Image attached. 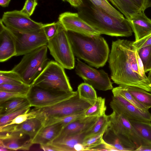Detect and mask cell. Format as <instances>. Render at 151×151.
<instances>
[{
  "label": "cell",
  "instance_id": "1",
  "mask_svg": "<svg viewBox=\"0 0 151 151\" xmlns=\"http://www.w3.org/2000/svg\"><path fill=\"white\" fill-rule=\"evenodd\" d=\"M108 62L111 78L114 83L120 86H135L151 92V84L148 78L133 71L122 40L112 42Z\"/></svg>",
  "mask_w": 151,
  "mask_h": 151
},
{
  "label": "cell",
  "instance_id": "2",
  "mask_svg": "<svg viewBox=\"0 0 151 151\" xmlns=\"http://www.w3.org/2000/svg\"><path fill=\"white\" fill-rule=\"evenodd\" d=\"M88 1L83 2V5L78 8V13L101 34L126 37L132 35L133 32L127 19L113 16Z\"/></svg>",
  "mask_w": 151,
  "mask_h": 151
},
{
  "label": "cell",
  "instance_id": "3",
  "mask_svg": "<svg viewBox=\"0 0 151 151\" xmlns=\"http://www.w3.org/2000/svg\"><path fill=\"white\" fill-rule=\"evenodd\" d=\"M74 54L92 66H103L109 56V50L104 39L100 35L88 36L67 31Z\"/></svg>",
  "mask_w": 151,
  "mask_h": 151
},
{
  "label": "cell",
  "instance_id": "4",
  "mask_svg": "<svg viewBox=\"0 0 151 151\" xmlns=\"http://www.w3.org/2000/svg\"><path fill=\"white\" fill-rule=\"evenodd\" d=\"M47 45L24 55L21 61L11 70L24 82L31 84L50 61L47 58Z\"/></svg>",
  "mask_w": 151,
  "mask_h": 151
},
{
  "label": "cell",
  "instance_id": "5",
  "mask_svg": "<svg viewBox=\"0 0 151 151\" xmlns=\"http://www.w3.org/2000/svg\"><path fill=\"white\" fill-rule=\"evenodd\" d=\"M64 68L56 61H50L32 85L53 91H73Z\"/></svg>",
  "mask_w": 151,
  "mask_h": 151
},
{
  "label": "cell",
  "instance_id": "6",
  "mask_svg": "<svg viewBox=\"0 0 151 151\" xmlns=\"http://www.w3.org/2000/svg\"><path fill=\"white\" fill-rule=\"evenodd\" d=\"M94 103L81 99L77 94L54 105L35 108V117L41 121L53 117H63L85 111Z\"/></svg>",
  "mask_w": 151,
  "mask_h": 151
},
{
  "label": "cell",
  "instance_id": "7",
  "mask_svg": "<svg viewBox=\"0 0 151 151\" xmlns=\"http://www.w3.org/2000/svg\"><path fill=\"white\" fill-rule=\"evenodd\" d=\"M47 46L55 61L63 67L69 70L74 68V55L68 31L60 23L58 32L53 38L48 40Z\"/></svg>",
  "mask_w": 151,
  "mask_h": 151
},
{
  "label": "cell",
  "instance_id": "8",
  "mask_svg": "<svg viewBox=\"0 0 151 151\" xmlns=\"http://www.w3.org/2000/svg\"><path fill=\"white\" fill-rule=\"evenodd\" d=\"M109 122L107 128L131 151H135L143 144L129 120L115 111L108 115Z\"/></svg>",
  "mask_w": 151,
  "mask_h": 151
},
{
  "label": "cell",
  "instance_id": "9",
  "mask_svg": "<svg viewBox=\"0 0 151 151\" xmlns=\"http://www.w3.org/2000/svg\"><path fill=\"white\" fill-rule=\"evenodd\" d=\"M78 91L55 92L33 86L28 93L27 98L31 106L39 108L54 105L76 95Z\"/></svg>",
  "mask_w": 151,
  "mask_h": 151
},
{
  "label": "cell",
  "instance_id": "10",
  "mask_svg": "<svg viewBox=\"0 0 151 151\" xmlns=\"http://www.w3.org/2000/svg\"><path fill=\"white\" fill-rule=\"evenodd\" d=\"M9 29L15 42L16 56L24 55L42 46L47 45L48 40L42 28L33 32L24 33Z\"/></svg>",
  "mask_w": 151,
  "mask_h": 151
},
{
  "label": "cell",
  "instance_id": "11",
  "mask_svg": "<svg viewBox=\"0 0 151 151\" xmlns=\"http://www.w3.org/2000/svg\"><path fill=\"white\" fill-rule=\"evenodd\" d=\"M75 71L84 83L91 85L99 90L106 91L112 90V83L108 74L103 70H97L83 63L77 59Z\"/></svg>",
  "mask_w": 151,
  "mask_h": 151
},
{
  "label": "cell",
  "instance_id": "12",
  "mask_svg": "<svg viewBox=\"0 0 151 151\" xmlns=\"http://www.w3.org/2000/svg\"><path fill=\"white\" fill-rule=\"evenodd\" d=\"M0 20L8 28L20 32H29L39 30L43 24L33 20L20 10L4 12Z\"/></svg>",
  "mask_w": 151,
  "mask_h": 151
},
{
  "label": "cell",
  "instance_id": "13",
  "mask_svg": "<svg viewBox=\"0 0 151 151\" xmlns=\"http://www.w3.org/2000/svg\"><path fill=\"white\" fill-rule=\"evenodd\" d=\"M113 95L110 103L113 111L129 120L151 122V114L149 111L141 110L118 94Z\"/></svg>",
  "mask_w": 151,
  "mask_h": 151
},
{
  "label": "cell",
  "instance_id": "14",
  "mask_svg": "<svg viewBox=\"0 0 151 151\" xmlns=\"http://www.w3.org/2000/svg\"><path fill=\"white\" fill-rule=\"evenodd\" d=\"M58 21L67 31L88 36L101 34L92 27L81 19L78 13L65 12L60 14Z\"/></svg>",
  "mask_w": 151,
  "mask_h": 151
},
{
  "label": "cell",
  "instance_id": "15",
  "mask_svg": "<svg viewBox=\"0 0 151 151\" xmlns=\"http://www.w3.org/2000/svg\"><path fill=\"white\" fill-rule=\"evenodd\" d=\"M0 132V144L11 151L28 150L33 144L29 137L22 132Z\"/></svg>",
  "mask_w": 151,
  "mask_h": 151
},
{
  "label": "cell",
  "instance_id": "16",
  "mask_svg": "<svg viewBox=\"0 0 151 151\" xmlns=\"http://www.w3.org/2000/svg\"><path fill=\"white\" fill-rule=\"evenodd\" d=\"M16 55V43L12 32L0 20V62L6 61Z\"/></svg>",
  "mask_w": 151,
  "mask_h": 151
},
{
  "label": "cell",
  "instance_id": "17",
  "mask_svg": "<svg viewBox=\"0 0 151 151\" xmlns=\"http://www.w3.org/2000/svg\"><path fill=\"white\" fill-rule=\"evenodd\" d=\"M88 132L58 136L52 141L45 145L50 146L55 151H75V147L79 143H82Z\"/></svg>",
  "mask_w": 151,
  "mask_h": 151
},
{
  "label": "cell",
  "instance_id": "18",
  "mask_svg": "<svg viewBox=\"0 0 151 151\" xmlns=\"http://www.w3.org/2000/svg\"><path fill=\"white\" fill-rule=\"evenodd\" d=\"M43 127L41 121L37 118L29 119L19 124H12L0 128V132L20 131L32 140Z\"/></svg>",
  "mask_w": 151,
  "mask_h": 151
},
{
  "label": "cell",
  "instance_id": "19",
  "mask_svg": "<svg viewBox=\"0 0 151 151\" xmlns=\"http://www.w3.org/2000/svg\"><path fill=\"white\" fill-rule=\"evenodd\" d=\"M137 41L151 34V19L140 11L128 20Z\"/></svg>",
  "mask_w": 151,
  "mask_h": 151
},
{
  "label": "cell",
  "instance_id": "20",
  "mask_svg": "<svg viewBox=\"0 0 151 151\" xmlns=\"http://www.w3.org/2000/svg\"><path fill=\"white\" fill-rule=\"evenodd\" d=\"M98 117L97 116H84L80 118L65 127L58 136H64L88 132L93 127Z\"/></svg>",
  "mask_w": 151,
  "mask_h": 151
},
{
  "label": "cell",
  "instance_id": "21",
  "mask_svg": "<svg viewBox=\"0 0 151 151\" xmlns=\"http://www.w3.org/2000/svg\"><path fill=\"white\" fill-rule=\"evenodd\" d=\"M122 40L133 71L142 77L147 78L142 61L137 50L133 44V42L125 40Z\"/></svg>",
  "mask_w": 151,
  "mask_h": 151
},
{
  "label": "cell",
  "instance_id": "22",
  "mask_svg": "<svg viewBox=\"0 0 151 151\" xmlns=\"http://www.w3.org/2000/svg\"><path fill=\"white\" fill-rule=\"evenodd\" d=\"M64 127L61 124L43 127L32 140V142L33 144L46 145L58 137Z\"/></svg>",
  "mask_w": 151,
  "mask_h": 151
},
{
  "label": "cell",
  "instance_id": "23",
  "mask_svg": "<svg viewBox=\"0 0 151 151\" xmlns=\"http://www.w3.org/2000/svg\"><path fill=\"white\" fill-rule=\"evenodd\" d=\"M31 107L27 98H15L0 104V116Z\"/></svg>",
  "mask_w": 151,
  "mask_h": 151
},
{
  "label": "cell",
  "instance_id": "24",
  "mask_svg": "<svg viewBox=\"0 0 151 151\" xmlns=\"http://www.w3.org/2000/svg\"><path fill=\"white\" fill-rule=\"evenodd\" d=\"M129 120L137 136L142 142L143 144H151V122Z\"/></svg>",
  "mask_w": 151,
  "mask_h": 151
},
{
  "label": "cell",
  "instance_id": "25",
  "mask_svg": "<svg viewBox=\"0 0 151 151\" xmlns=\"http://www.w3.org/2000/svg\"><path fill=\"white\" fill-rule=\"evenodd\" d=\"M128 20L141 11L130 0H108Z\"/></svg>",
  "mask_w": 151,
  "mask_h": 151
},
{
  "label": "cell",
  "instance_id": "26",
  "mask_svg": "<svg viewBox=\"0 0 151 151\" xmlns=\"http://www.w3.org/2000/svg\"><path fill=\"white\" fill-rule=\"evenodd\" d=\"M85 111L72 114L63 117H53L41 121L44 127L57 124H62L64 127L77 119L85 116Z\"/></svg>",
  "mask_w": 151,
  "mask_h": 151
},
{
  "label": "cell",
  "instance_id": "27",
  "mask_svg": "<svg viewBox=\"0 0 151 151\" xmlns=\"http://www.w3.org/2000/svg\"><path fill=\"white\" fill-rule=\"evenodd\" d=\"M138 101L149 109L151 107V93L142 88L132 86H124Z\"/></svg>",
  "mask_w": 151,
  "mask_h": 151
},
{
  "label": "cell",
  "instance_id": "28",
  "mask_svg": "<svg viewBox=\"0 0 151 151\" xmlns=\"http://www.w3.org/2000/svg\"><path fill=\"white\" fill-rule=\"evenodd\" d=\"M109 123V116L106 115L105 113L99 116L93 127L87 132L85 138L105 131Z\"/></svg>",
  "mask_w": 151,
  "mask_h": 151
},
{
  "label": "cell",
  "instance_id": "29",
  "mask_svg": "<svg viewBox=\"0 0 151 151\" xmlns=\"http://www.w3.org/2000/svg\"><path fill=\"white\" fill-rule=\"evenodd\" d=\"M105 99L98 97L93 104L85 112V116H99L105 113Z\"/></svg>",
  "mask_w": 151,
  "mask_h": 151
},
{
  "label": "cell",
  "instance_id": "30",
  "mask_svg": "<svg viewBox=\"0 0 151 151\" xmlns=\"http://www.w3.org/2000/svg\"><path fill=\"white\" fill-rule=\"evenodd\" d=\"M113 94H118L139 109L145 111H149V109L139 103L127 90L124 86H119L112 89Z\"/></svg>",
  "mask_w": 151,
  "mask_h": 151
},
{
  "label": "cell",
  "instance_id": "31",
  "mask_svg": "<svg viewBox=\"0 0 151 151\" xmlns=\"http://www.w3.org/2000/svg\"><path fill=\"white\" fill-rule=\"evenodd\" d=\"M77 91L80 98L94 103L98 97L94 88L85 83L80 84L78 86Z\"/></svg>",
  "mask_w": 151,
  "mask_h": 151
},
{
  "label": "cell",
  "instance_id": "32",
  "mask_svg": "<svg viewBox=\"0 0 151 151\" xmlns=\"http://www.w3.org/2000/svg\"><path fill=\"white\" fill-rule=\"evenodd\" d=\"M94 6L114 17L123 18V15L115 9L108 0H88Z\"/></svg>",
  "mask_w": 151,
  "mask_h": 151
},
{
  "label": "cell",
  "instance_id": "33",
  "mask_svg": "<svg viewBox=\"0 0 151 151\" xmlns=\"http://www.w3.org/2000/svg\"><path fill=\"white\" fill-rule=\"evenodd\" d=\"M25 83L15 72L12 71H0V84Z\"/></svg>",
  "mask_w": 151,
  "mask_h": 151
},
{
  "label": "cell",
  "instance_id": "34",
  "mask_svg": "<svg viewBox=\"0 0 151 151\" xmlns=\"http://www.w3.org/2000/svg\"><path fill=\"white\" fill-rule=\"evenodd\" d=\"M103 138L105 141L114 146L118 151H131L125 146L117 137L107 128L104 134Z\"/></svg>",
  "mask_w": 151,
  "mask_h": 151
},
{
  "label": "cell",
  "instance_id": "35",
  "mask_svg": "<svg viewBox=\"0 0 151 151\" xmlns=\"http://www.w3.org/2000/svg\"><path fill=\"white\" fill-rule=\"evenodd\" d=\"M142 61L145 73L151 70V45L137 50Z\"/></svg>",
  "mask_w": 151,
  "mask_h": 151
},
{
  "label": "cell",
  "instance_id": "36",
  "mask_svg": "<svg viewBox=\"0 0 151 151\" xmlns=\"http://www.w3.org/2000/svg\"><path fill=\"white\" fill-rule=\"evenodd\" d=\"M32 84L31 85H28L26 83L22 84H0V90L27 94L32 86Z\"/></svg>",
  "mask_w": 151,
  "mask_h": 151
},
{
  "label": "cell",
  "instance_id": "37",
  "mask_svg": "<svg viewBox=\"0 0 151 151\" xmlns=\"http://www.w3.org/2000/svg\"><path fill=\"white\" fill-rule=\"evenodd\" d=\"M105 131L85 138L82 142V144L85 148V151H91L93 148L101 145Z\"/></svg>",
  "mask_w": 151,
  "mask_h": 151
},
{
  "label": "cell",
  "instance_id": "38",
  "mask_svg": "<svg viewBox=\"0 0 151 151\" xmlns=\"http://www.w3.org/2000/svg\"><path fill=\"white\" fill-rule=\"evenodd\" d=\"M60 23L58 22L43 24L42 28L48 40L53 38L57 33Z\"/></svg>",
  "mask_w": 151,
  "mask_h": 151
},
{
  "label": "cell",
  "instance_id": "39",
  "mask_svg": "<svg viewBox=\"0 0 151 151\" xmlns=\"http://www.w3.org/2000/svg\"><path fill=\"white\" fill-rule=\"evenodd\" d=\"M35 111L34 109H32L31 111L29 110L18 115L8 124L3 126L0 127V128L12 124H19L28 119L35 118Z\"/></svg>",
  "mask_w": 151,
  "mask_h": 151
},
{
  "label": "cell",
  "instance_id": "40",
  "mask_svg": "<svg viewBox=\"0 0 151 151\" xmlns=\"http://www.w3.org/2000/svg\"><path fill=\"white\" fill-rule=\"evenodd\" d=\"M30 108H25L5 115L0 116V127L8 124L18 115L29 111L30 110Z\"/></svg>",
  "mask_w": 151,
  "mask_h": 151
},
{
  "label": "cell",
  "instance_id": "41",
  "mask_svg": "<svg viewBox=\"0 0 151 151\" xmlns=\"http://www.w3.org/2000/svg\"><path fill=\"white\" fill-rule=\"evenodd\" d=\"M27 93L10 92L0 90V104L9 99L15 98H27Z\"/></svg>",
  "mask_w": 151,
  "mask_h": 151
},
{
  "label": "cell",
  "instance_id": "42",
  "mask_svg": "<svg viewBox=\"0 0 151 151\" xmlns=\"http://www.w3.org/2000/svg\"><path fill=\"white\" fill-rule=\"evenodd\" d=\"M36 0H26L24 5L20 11L29 17L33 13L35 8L37 5Z\"/></svg>",
  "mask_w": 151,
  "mask_h": 151
},
{
  "label": "cell",
  "instance_id": "43",
  "mask_svg": "<svg viewBox=\"0 0 151 151\" xmlns=\"http://www.w3.org/2000/svg\"><path fill=\"white\" fill-rule=\"evenodd\" d=\"M133 44L137 50L144 47L151 45V34L139 40L133 42Z\"/></svg>",
  "mask_w": 151,
  "mask_h": 151
},
{
  "label": "cell",
  "instance_id": "44",
  "mask_svg": "<svg viewBox=\"0 0 151 151\" xmlns=\"http://www.w3.org/2000/svg\"><path fill=\"white\" fill-rule=\"evenodd\" d=\"M142 12L151 7V0H130Z\"/></svg>",
  "mask_w": 151,
  "mask_h": 151
},
{
  "label": "cell",
  "instance_id": "45",
  "mask_svg": "<svg viewBox=\"0 0 151 151\" xmlns=\"http://www.w3.org/2000/svg\"><path fill=\"white\" fill-rule=\"evenodd\" d=\"M63 1H66L68 2L72 6L78 8L81 6L83 4V0H62Z\"/></svg>",
  "mask_w": 151,
  "mask_h": 151
},
{
  "label": "cell",
  "instance_id": "46",
  "mask_svg": "<svg viewBox=\"0 0 151 151\" xmlns=\"http://www.w3.org/2000/svg\"><path fill=\"white\" fill-rule=\"evenodd\" d=\"M135 151H151V144H144L141 145Z\"/></svg>",
  "mask_w": 151,
  "mask_h": 151
},
{
  "label": "cell",
  "instance_id": "47",
  "mask_svg": "<svg viewBox=\"0 0 151 151\" xmlns=\"http://www.w3.org/2000/svg\"><path fill=\"white\" fill-rule=\"evenodd\" d=\"M40 147L44 151H55L54 149L50 146L45 145H40Z\"/></svg>",
  "mask_w": 151,
  "mask_h": 151
},
{
  "label": "cell",
  "instance_id": "48",
  "mask_svg": "<svg viewBox=\"0 0 151 151\" xmlns=\"http://www.w3.org/2000/svg\"><path fill=\"white\" fill-rule=\"evenodd\" d=\"M11 0H0V5L2 7H8Z\"/></svg>",
  "mask_w": 151,
  "mask_h": 151
},
{
  "label": "cell",
  "instance_id": "49",
  "mask_svg": "<svg viewBox=\"0 0 151 151\" xmlns=\"http://www.w3.org/2000/svg\"><path fill=\"white\" fill-rule=\"evenodd\" d=\"M0 151H9L10 150L5 147L3 145L0 144Z\"/></svg>",
  "mask_w": 151,
  "mask_h": 151
},
{
  "label": "cell",
  "instance_id": "50",
  "mask_svg": "<svg viewBox=\"0 0 151 151\" xmlns=\"http://www.w3.org/2000/svg\"><path fill=\"white\" fill-rule=\"evenodd\" d=\"M147 77L149 81L151 84V70L149 71Z\"/></svg>",
  "mask_w": 151,
  "mask_h": 151
},
{
  "label": "cell",
  "instance_id": "51",
  "mask_svg": "<svg viewBox=\"0 0 151 151\" xmlns=\"http://www.w3.org/2000/svg\"><path fill=\"white\" fill-rule=\"evenodd\" d=\"M36 0V1H37V0Z\"/></svg>",
  "mask_w": 151,
  "mask_h": 151
},
{
  "label": "cell",
  "instance_id": "52",
  "mask_svg": "<svg viewBox=\"0 0 151 151\" xmlns=\"http://www.w3.org/2000/svg\"></svg>",
  "mask_w": 151,
  "mask_h": 151
}]
</instances>
